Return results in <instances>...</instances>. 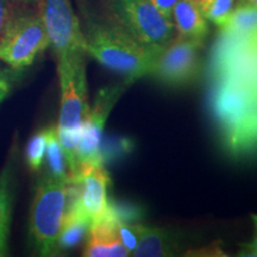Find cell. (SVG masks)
Returning a JSON list of instances; mask_svg holds the SVG:
<instances>
[{
    "mask_svg": "<svg viewBox=\"0 0 257 257\" xmlns=\"http://www.w3.org/2000/svg\"><path fill=\"white\" fill-rule=\"evenodd\" d=\"M86 55L57 61L61 106L56 134L68 163L69 178L78 174V146L89 114L86 81Z\"/></svg>",
    "mask_w": 257,
    "mask_h": 257,
    "instance_id": "cell-3",
    "label": "cell"
},
{
    "mask_svg": "<svg viewBox=\"0 0 257 257\" xmlns=\"http://www.w3.org/2000/svg\"><path fill=\"white\" fill-rule=\"evenodd\" d=\"M9 89L10 88L0 87V102H2L6 98V95H8V93H9Z\"/></svg>",
    "mask_w": 257,
    "mask_h": 257,
    "instance_id": "cell-27",
    "label": "cell"
},
{
    "mask_svg": "<svg viewBox=\"0 0 257 257\" xmlns=\"http://www.w3.org/2000/svg\"><path fill=\"white\" fill-rule=\"evenodd\" d=\"M237 0H197L202 15L208 22L221 28L234 9Z\"/></svg>",
    "mask_w": 257,
    "mask_h": 257,
    "instance_id": "cell-17",
    "label": "cell"
},
{
    "mask_svg": "<svg viewBox=\"0 0 257 257\" xmlns=\"http://www.w3.org/2000/svg\"><path fill=\"white\" fill-rule=\"evenodd\" d=\"M68 181L48 173L38 182L30 210V239L38 255L59 252V237L68 211Z\"/></svg>",
    "mask_w": 257,
    "mask_h": 257,
    "instance_id": "cell-4",
    "label": "cell"
},
{
    "mask_svg": "<svg viewBox=\"0 0 257 257\" xmlns=\"http://www.w3.org/2000/svg\"><path fill=\"white\" fill-rule=\"evenodd\" d=\"M10 168L0 173V225H10Z\"/></svg>",
    "mask_w": 257,
    "mask_h": 257,
    "instance_id": "cell-19",
    "label": "cell"
},
{
    "mask_svg": "<svg viewBox=\"0 0 257 257\" xmlns=\"http://www.w3.org/2000/svg\"><path fill=\"white\" fill-rule=\"evenodd\" d=\"M49 46V36L40 11L11 12L0 38V60L14 68H24Z\"/></svg>",
    "mask_w": 257,
    "mask_h": 257,
    "instance_id": "cell-5",
    "label": "cell"
},
{
    "mask_svg": "<svg viewBox=\"0 0 257 257\" xmlns=\"http://www.w3.org/2000/svg\"><path fill=\"white\" fill-rule=\"evenodd\" d=\"M172 19L179 37L204 40L208 32V21L197 0H179L173 9Z\"/></svg>",
    "mask_w": 257,
    "mask_h": 257,
    "instance_id": "cell-13",
    "label": "cell"
},
{
    "mask_svg": "<svg viewBox=\"0 0 257 257\" xmlns=\"http://www.w3.org/2000/svg\"><path fill=\"white\" fill-rule=\"evenodd\" d=\"M141 225L137 224L136 221L130 223V221H120L118 220V232H119L121 243L126 248L128 252H134L135 248H136L138 237H140V231H141Z\"/></svg>",
    "mask_w": 257,
    "mask_h": 257,
    "instance_id": "cell-20",
    "label": "cell"
},
{
    "mask_svg": "<svg viewBox=\"0 0 257 257\" xmlns=\"http://www.w3.org/2000/svg\"><path fill=\"white\" fill-rule=\"evenodd\" d=\"M12 2H17V3H24V4H30V3H40L41 0H12Z\"/></svg>",
    "mask_w": 257,
    "mask_h": 257,
    "instance_id": "cell-28",
    "label": "cell"
},
{
    "mask_svg": "<svg viewBox=\"0 0 257 257\" xmlns=\"http://www.w3.org/2000/svg\"><path fill=\"white\" fill-rule=\"evenodd\" d=\"M225 37L243 41H257V6L242 0L220 28Z\"/></svg>",
    "mask_w": 257,
    "mask_h": 257,
    "instance_id": "cell-14",
    "label": "cell"
},
{
    "mask_svg": "<svg viewBox=\"0 0 257 257\" xmlns=\"http://www.w3.org/2000/svg\"><path fill=\"white\" fill-rule=\"evenodd\" d=\"M211 80L210 108L225 149L236 157L257 152V93L231 80Z\"/></svg>",
    "mask_w": 257,
    "mask_h": 257,
    "instance_id": "cell-1",
    "label": "cell"
},
{
    "mask_svg": "<svg viewBox=\"0 0 257 257\" xmlns=\"http://www.w3.org/2000/svg\"><path fill=\"white\" fill-rule=\"evenodd\" d=\"M174 234L165 229L148 227L141 225L140 237L136 248L131 256L135 257H162L173 256L176 251Z\"/></svg>",
    "mask_w": 257,
    "mask_h": 257,
    "instance_id": "cell-15",
    "label": "cell"
},
{
    "mask_svg": "<svg viewBox=\"0 0 257 257\" xmlns=\"http://www.w3.org/2000/svg\"><path fill=\"white\" fill-rule=\"evenodd\" d=\"M83 34L86 54L130 82L150 75L163 49L138 43L115 19L113 23L89 21Z\"/></svg>",
    "mask_w": 257,
    "mask_h": 257,
    "instance_id": "cell-2",
    "label": "cell"
},
{
    "mask_svg": "<svg viewBox=\"0 0 257 257\" xmlns=\"http://www.w3.org/2000/svg\"><path fill=\"white\" fill-rule=\"evenodd\" d=\"M202 41L176 36L163 48L150 73L168 87H184L200 74Z\"/></svg>",
    "mask_w": 257,
    "mask_h": 257,
    "instance_id": "cell-9",
    "label": "cell"
},
{
    "mask_svg": "<svg viewBox=\"0 0 257 257\" xmlns=\"http://www.w3.org/2000/svg\"><path fill=\"white\" fill-rule=\"evenodd\" d=\"M70 179L79 180V202L92 223L104 218L110 207V202L107 200L110 176L104 163L81 165L79 167L78 174Z\"/></svg>",
    "mask_w": 257,
    "mask_h": 257,
    "instance_id": "cell-11",
    "label": "cell"
},
{
    "mask_svg": "<svg viewBox=\"0 0 257 257\" xmlns=\"http://www.w3.org/2000/svg\"><path fill=\"white\" fill-rule=\"evenodd\" d=\"M11 12V8L8 4V0H0V38L4 34Z\"/></svg>",
    "mask_w": 257,
    "mask_h": 257,
    "instance_id": "cell-23",
    "label": "cell"
},
{
    "mask_svg": "<svg viewBox=\"0 0 257 257\" xmlns=\"http://www.w3.org/2000/svg\"><path fill=\"white\" fill-rule=\"evenodd\" d=\"M130 81L124 85H115L106 87L99 92L96 96L95 104L89 110V114L82 126V134L78 146V172L79 167L86 163H99L102 162L101 157V144H102V131L106 120L118 99L127 88Z\"/></svg>",
    "mask_w": 257,
    "mask_h": 257,
    "instance_id": "cell-10",
    "label": "cell"
},
{
    "mask_svg": "<svg viewBox=\"0 0 257 257\" xmlns=\"http://www.w3.org/2000/svg\"><path fill=\"white\" fill-rule=\"evenodd\" d=\"M47 160L48 167H49V174L54 178L64 180H69V169L67 163L66 155L61 146L59 137H57L56 128H48V142H47Z\"/></svg>",
    "mask_w": 257,
    "mask_h": 257,
    "instance_id": "cell-16",
    "label": "cell"
},
{
    "mask_svg": "<svg viewBox=\"0 0 257 257\" xmlns=\"http://www.w3.org/2000/svg\"><path fill=\"white\" fill-rule=\"evenodd\" d=\"M10 225H0V257L8 255V236Z\"/></svg>",
    "mask_w": 257,
    "mask_h": 257,
    "instance_id": "cell-26",
    "label": "cell"
},
{
    "mask_svg": "<svg viewBox=\"0 0 257 257\" xmlns=\"http://www.w3.org/2000/svg\"><path fill=\"white\" fill-rule=\"evenodd\" d=\"M110 207L112 212L118 220L120 221H130L134 223L142 216V212L140 208L135 205L130 204H110Z\"/></svg>",
    "mask_w": 257,
    "mask_h": 257,
    "instance_id": "cell-21",
    "label": "cell"
},
{
    "mask_svg": "<svg viewBox=\"0 0 257 257\" xmlns=\"http://www.w3.org/2000/svg\"><path fill=\"white\" fill-rule=\"evenodd\" d=\"M211 79L238 82L257 93V41L223 36L211 57Z\"/></svg>",
    "mask_w": 257,
    "mask_h": 257,
    "instance_id": "cell-8",
    "label": "cell"
},
{
    "mask_svg": "<svg viewBox=\"0 0 257 257\" xmlns=\"http://www.w3.org/2000/svg\"><path fill=\"white\" fill-rule=\"evenodd\" d=\"M251 218L256 226V237L251 243L243 245V250L240 252L242 256H257V214H252Z\"/></svg>",
    "mask_w": 257,
    "mask_h": 257,
    "instance_id": "cell-24",
    "label": "cell"
},
{
    "mask_svg": "<svg viewBox=\"0 0 257 257\" xmlns=\"http://www.w3.org/2000/svg\"><path fill=\"white\" fill-rule=\"evenodd\" d=\"M191 255L193 256H225V253H223V250H221L217 244H212V245H210L206 249H200V250H195V251H192Z\"/></svg>",
    "mask_w": 257,
    "mask_h": 257,
    "instance_id": "cell-25",
    "label": "cell"
},
{
    "mask_svg": "<svg viewBox=\"0 0 257 257\" xmlns=\"http://www.w3.org/2000/svg\"><path fill=\"white\" fill-rule=\"evenodd\" d=\"M41 16L57 61L87 55L86 38L70 0H41Z\"/></svg>",
    "mask_w": 257,
    "mask_h": 257,
    "instance_id": "cell-7",
    "label": "cell"
},
{
    "mask_svg": "<svg viewBox=\"0 0 257 257\" xmlns=\"http://www.w3.org/2000/svg\"><path fill=\"white\" fill-rule=\"evenodd\" d=\"M0 87H3V88H10L9 85H8V82H6L5 80L2 78V75H0Z\"/></svg>",
    "mask_w": 257,
    "mask_h": 257,
    "instance_id": "cell-29",
    "label": "cell"
},
{
    "mask_svg": "<svg viewBox=\"0 0 257 257\" xmlns=\"http://www.w3.org/2000/svg\"><path fill=\"white\" fill-rule=\"evenodd\" d=\"M47 142H48V128L42 130L36 135H34L29 141L27 146V152H25V157L29 167L32 170H38L43 162L44 155L47 150Z\"/></svg>",
    "mask_w": 257,
    "mask_h": 257,
    "instance_id": "cell-18",
    "label": "cell"
},
{
    "mask_svg": "<svg viewBox=\"0 0 257 257\" xmlns=\"http://www.w3.org/2000/svg\"><path fill=\"white\" fill-rule=\"evenodd\" d=\"M114 19L138 43L165 48L174 38V23L149 0H112Z\"/></svg>",
    "mask_w": 257,
    "mask_h": 257,
    "instance_id": "cell-6",
    "label": "cell"
},
{
    "mask_svg": "<svg viewBox=\"0 0 257 257\" xmlns=\"http://www.w3.org/2000/svg\"><path fill=\"white\" fill-rule=\"evenodd\" d=\"M118 219L108 207L107 214L101 219L93 221L89 237L83 250L86 257H126L130 252L121 243L118 232Z\"/></svg>",
    "mask_w": 257,
    "mask_h": 257,
    "instance_id": "cell-12",
    "label": "cell"
},
{
    "mask_svg": "<svg viewBox=\"0 0 257 257\" xmlns=\"http://www.w3.org/2000/svg\"><path fill=\"white\" fill-rule=\"evenodd\" d=\"M244 2H248V3H250V4L257 6V0H244Z\"/></svg>",
    "mask_w": 257,
    "mask_h": 257,
    "instance_id": "cell-30",
    "label": "cell"
},
{
    "mask_svg": "<svg viewBox=\"0 0 257 257\" xmlns=\"http://www.w3.org/2000/svg\"><path fill=\"white\" fill-rule=\"evenodd\" d=\"M152 4L155 6V8L159 10V11L165 16L166 18L170 19V21H173L172 19V14H173V9H174V6L176 5V3L179 2V0H149Z\"/></svg>",
    "mask_w": 257,
    "mask_h": 257,
    "instance_id": "cell-22",
    "label": "cell"
}]
</instances>
